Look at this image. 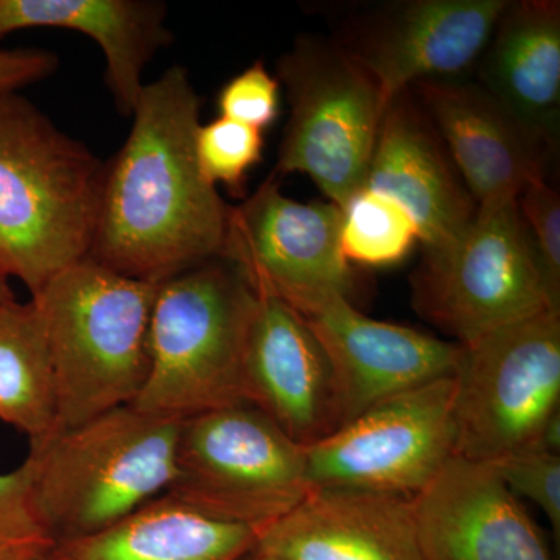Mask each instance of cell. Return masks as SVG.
Here are the masks:
<instances>
[{"mask_svg": "<svg viewBox=\"0 0 560 560\" xmlns=\"http://www.w3.org/2000/svg\"><path fill=\"white\" fill-rule=\"evenodd\" d=\"M200 106L183 66L143 84L130 136L105 164L88 257L156 285L220 257L231 206L198 164Z\"/></svg>", "mask_w": 560, "mask_h": 560, "instance_id": "6da1fadb", "label": "cell"}, {"mask_svg": "<svg viewBox=\"0 0 560 560\" xmlns=\"http://www.w3.org/2000/svg\"><path fill=\"white\" fill-rule=\"evenodd\" d=\"M105 165L16 92L0 95V265L32 296L90 256Z\"/></svg>", "mask_w": 560, "mask_h": 560, "instance_id": "7a4b0ae2", "label": "cell"}, {"mask_svg": "<svg viewBox=\"0 0 560 560\" xmlns=\"http://www.w3.org/2000/svg\"><path fill=\"white\" fill-rule=\"evenodd\" d=\"M180 422L127 405L31 444L33 504L57 545L102 533L165 495Z\"/></svg>", "mask_w": 560, "mask_h": 560, "instance_id": "3957f363", "label": "cell"}, {"mask_svg": "<svg viewBox=\"0 0 560 560\" xmlns=\"http://www.w3.org/2000/svg\"><path fill=\"white\" fill-rule=\"evenodd\" d=\"M156 290V283L84 257L32 296L57 377V430L127 407L139 396L149 374Z\"/></svg>", "mask_w": 560, "mask_h": 560, "instance_id": "277c9868", "label": "cell"}, {"mask_svg": "<svg viewBox=\"0 0 560 560\" xmlns=\"http://www.w3.org/2000/svg\"><path fill=\"white\" fill-rule=\"evenodd\" d=\"M257 296L226 260L158 283L150 366L132 407L178 420L245 401L243 355Z\"/></svg>", "mask_w": 560, "mask_h": 560, "instance_id": "5b68a950", "label": "cell"}, {"mask_svg": "<svg viewBox=\"0 0 560 560\" xmlns=\"http://www.w3.org/2000/svg\"><path fill=\"white\" fill-rule=\"evenodd\" d=\"M311 490L304 445L248 401L180 422L167 495L189 510L257 533Z\"/></svg>", "mask_w": 560, "mask_h": 560, "instance_id": "8992f818", "label": "cell"}, {"mask_svg": "<svg viewBox=\"0 0 560 560\" xmlns=\"http://www.w3.org/2000/svg\"><path fill=\"white\" fill-rule=\"evenodd\" d=\"M290 117L278 173H302L342 208L366 184L386 102L381 88L337 40L304 35L280 57Z\"/></svg>", "mask_w": 560, "mask_h": 560, "instance_id": "52a82bcc", "label": "cell"}, {"mask_svg": "<svg viewBox=\"0 0 560 560\" xmlns=\"http://www.w3.org/2000/svg\"><path fill=\"white\" fill-rule=\"evenodd\" d=\"M455 385V455L492 464L537 447L560 411V313H536L460 346Z\"/></svg>", "mask_w": 560, "mask_h": 560, "instance_id": "ba28073f", "label": "cell"}, {"mask_svg": "<svg viewBox=\"0 0 560 560\" xmlns=\"http://www.w3.org/2000/svg\"><path fill=\"white\" fill-rule=\"evenodd\" d=\"M411 291L415 311L459 346L551 311L517 200L478 206L451 245L423 253Z\"/></svg>", "mask_w": 560, "mask_h": 560, "instance_id": "9c48e42d", "label": "cell"}, {"mask_svg": "<svg viewBox=\"0 0 560 560\" xmlns=\"http://www.w3.org/2000/svg\"><path fill=\"white\" fill-rule=\"evenodd\" d=\"M341 209L285 197L275 173L230 208L220 257L256 296L272 298L304 318L334 298L352 296L353 272L342 256Z\"/></svg>", "mask_w": 560, "mask_h": 560, "instance_id": "30bf717a", "label": "cell"}, {"mask_svg": "<svg viewBox=\"0 0 560 560\" xmlns=\"http://www.w3.org/2000/svg\"><path fill=\"white\" fill-rule=\"evenodd\" d=\"M455 386L451 375L405 390L305 447L312 489L415 499L455 455Z\"/></svg>", "mask_w": 560, "mask_h": 560, "instance_id": "8fae6325", "label": "cell"}, {"mask_svg": "<svg viewBox=\"0 0 560 560\" xmlns=\"http://www.w3.org/2000/svg\"><path fill=\"white\" fill-rule=\"evenodd\" d=\"M510 0H400L352 25L346 47L371 73L386 105L429 80L474 69Z\"/></svg>", "mask_w": 560, "mask_h": 560, "instance_id": "7c38bea8", "label": "cell"}, {"mask_svg": "<svg viewBox=\"0 0 560 560\" xmlns=\"http://www.w3.org/2000/svg\"><path fill=\"white\" fill-rule=\"evenodd\" d=\"M412 517L422 560H555L490 464L453 455L412 499Z\"/></svg>", "mask_w": 560, "mask_h": 560, "instance_id": "4fadbf2b", "label": "cell"}, {"mask_svg": "<svg viewBox=\"0 0 560 560\" xmlns=\"http://www.w3.org/2000/svg\"><path fill=\"white\" fill-rule=\"evenodd\" d=\"M307 323L329 359L340 429L374 405L438 378L455 375L460 346L357 311L334 298Z\"/></svg>", "mask_w": 560, "mask_h": 560, "instance_id": "5bb4252c", "label": "cell"}, {"mask_svg": "<svg viewBox=\"0 0 560 560\" xmlns=\"http://www.w3.org/2000/svg\"><path fill=\"white\" fill-rule=\"evenodd\" d=\"M243 394L304 447L340 429L326 350L301 313L272 298L257 296L243 355Z\"/></svg>", "mask_w": 560, "mask_h": 560, "instance_id": "9a60e30c", "label": "cell"}, {"mask_svg": "<svg viewBox=\"0 0 560 560\" xmlns=\"http://www.w3.org/2000/svg\"><path fill=\"white\" fill-rule=\"evenodd\" d=\"M436 128L477 206L517 200L545 179L550 145L503 108L477 81H420L410 88Z\"/></svg>", "mask_w": 560, "mask_h": 560, "instance_id": "2e32d148", "label": "cell"}, {"mask_svg": "<svg viewBox=\"0 0 560 560\" xmlns=\"http://www.w3.org/2000/svg\"><path fill=\"white\" fill-rule=\"evenodd\" d=\"M364 187L388 195L408 210L418 224L423 253L451 245L478 208L410 90L397 94L383 113Z\"/></svg>", "mask_w": 560, "mask_h": 560, "instance_id": "e0dca14e", "label": "cell"}, {"mask_svg": "<svg viewBox=\"0 0 560 560\" xmlns=\"http://www.w3.org/2000/svg\"><path fill=\"white\" fill-rule=\"evenodd\" d=\"M279 560H422L412 500L348 488H316L256 533Z\"/></svg>", "mask_w": 560, "mask_h": 560, "instance_id": "ac0fdd59", "label": "cell"}, {"mask_svg": "<svg viewBox=\"0 0 560 560\" xmlns=\"http://www.w3.org/2000/svg\"><path fill=\"white\" fill-rule=\"evenodd\" d=\"M475 69L477 83L555 150L560 125L558 0H510Z\"/></svg>", "mask_w": 560, "mask_h": 560, "instance_id": "d6986e66", "label": "cell"}, {"mask_svg": "<svg viewBox=\"0 0 560 560\" xmlns=\"http://www.w3.org/2000/svg\"><path fill=\"white\" fill-rule=\"evenodd\" d=\"M167 5L158 0H0V39L24 28H69L101 46L117 109L131 117L143 70L172 40Z\"/></svg>", "mask_w": 560, "mask_h": 560, "instance_id": "ffe728a7", "label": "cell"}, {"mask_svg": "<svg viewBox=\"0 0 560 560\" xmlns=\"http://www.w3.org/2000/svg\"><path fill=\"white\" fill-rule=\"evenodd\" d=\"M256 547L246 526L212 521L172 497H160L117 525L60 541V560H237Z\"/></svg>", "mask_w": 560, "mask_h": 560, "instance_id": "44dd1931", "label": "cell"}, {"mask_svg": "<svg viewBox=\"0 0 560 560\" xmlns=\"http://www.w3.org/2000/svg\"><path fill=\"white\" fill-rule=\"evenodd\" d=\"M0 420L31 444L58 425L57 377L35 302L0 308Z\"/></svg>", "mask_w": 560, "mask_h": 560, "instance_id": "7402d4cb", "label": "cell"}, {"mask_svg": "<svg viewBox=\"0 0 560 560\" xmlns=\"http://www.w3.org/2000/svg\"><path fill=\"white\" fill-rule=\"evenodd\" d=\"M341 215V250L349 264L394 267L419 242L418 224L408 210L382 191L363 187L342 206Z\"/></svg>", "mask_w": 560, "mask_h": 560, "instance_id": "603a6c76", "label": "cell"}, {"mask_svg": "<svg viewBox=\"0 0 560 560\" xmlns=\"http://www.w3.org/2000/svg\"><path fill=\"white\" fill-rule=\"evenodd\" d=\"M261 131L248 125L219 117L198 128V164L212 186L223 184L242 191L250 168L261 160Z\"/></svg>", "mask_w": 560, "mask_h": 560, "instance_id": "cb8c5ba5", "label": "cell"}, {"mask_svg": "<svg viewBox=\"0 0 560 560\" xmlns=\"http://www.w3.org/2000/svg\"><path fill=\"white\" fill-rule=\"evenodd\" d=\"M55 547L33 504L31 469L24 460L16 470L0 474V560H32Z\"/></svg>", "mask_w": 560, "mask_h": 560, "instance_id": "d4e9b609", "label": "cell"}, {"mask_svg": "<svg viewBox=\"0 0 560 560\" xmlns=\"http://www.w3.org/2000/svg\"><path fill=\"white\" fill-rule=\"evenodd\" d=\"M517 206L551 311L560 313L559 194L547 180H536L518 195Z\"/></svg>", "mask_w": 560, "mask_h": 560, "instance_id": "484cf974", "label": "cell"}, {"mask_svg": "<svg viewBox=\"0 0 560 560\" xmlns=\"http://www.w3.org/2000/svg\"><path fill=\"white\" fill-rule=\"evenodd\" d=\"M518 499L536 504L550 522L556 540L560 537V455L526 448L490 464Z\"/></svg>", "mask_w": 560, "mask_h": 560, "instance_id": "4316f807", "label": "cell"}, {"mask_svg": "<svg viewBox=\"0 0 560 560\" xmlns=\"http://www.w3.org/2000/svg\"><path fill=\"white\" fill-rule=\"evenodd\" d=\"M220 117L264 132L280 110V83L264 62L256 61L221 88L217 98Z\"/></svg>", "mask_w": 560, "mask_h": 560, "instance_id": "83f0119b", "label": "cell"}, {"mask_svg": "<svg viewBox=\"0 0 560 560\" xmlns=\"http://www.w3.org/2000/svg\"><path fill=\"white\" fill-rule=\"evenodd\" d=\"M58 69L57 55L47 50H0V95L49 79Z\"/></svg>", "mask_w": 560, "mask_h": 560, "instance_id": "f1b7e54d", "label": "cell"}, {"mask_svg": "<svg viewBox=\"0 0 560 560\" xmlns=\"http://www.w3.org/2000/svg\"><path fill=\"white\" fill-rule=\"evenodd\" d=\"M9 278L10 276L7 275L2 265H0V308H2L3 305L10 304L11 301L16 300L13 291L10 289Z\"/></svg>", "mask_w": 560, "mask_h": 560, "instance_id": "f546056e", "label": "cell"}, {"mask_svg": "<svg viewBox=\"0 0 560 560\" xmlns=\"http://www.w3.org/2000/svg\"><path fill=\"white\" fill-rule=\"evenodd\" d=\"M237 560H279V559L272 558V556L267 555V552L257 550V548L254 547L253 550L245 552V555H243L242 558H238Z\"/></svg>", "mask_w": 560, "mask_h": 560, "instance_id": "4dcf8cb0", "label": "cell"}, {"mask_svg": "<svg viewBox=\"0 0 560 560\" xmlns=\"http://www.w3.org/2000/svg\"><path fill=\"white\" fill-rule=\"evenodd\" d=\"M32 560H60L57 558V555H55V550L47 552V555L39 556V558H35Z\"/></svg>", "mask_w": 560, "mask_h": 560, "instance_id": "1f68e13d", "label": "cell"}]
</instances>
